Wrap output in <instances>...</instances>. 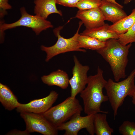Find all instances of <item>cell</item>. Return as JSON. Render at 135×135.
<instances>
[{
    "instance_id": "1",
    "label": "cell",
    "mask_w": 135,
    "mask_h": 135,
    "mask_svg": "<svg viewBox=\"0 0 135 135\" xmlns=\"http://www.w3.org/2000/svg\"><path fill=\"white\" fill-rule=\"evenodd\" d=\"M107 82L104 78L103 70L99 66L96 74L88 76L87 86L80 93L83 101L84 112L87 115L108 113L100 109L102 103L109 100L107 96L104 95L103 92Z\"/></svg>"
},
{
    "instance_id": "2",
    "label": "cell",
    "mask_w": 135,
    "mask_h": 135,
    "mask_svg": "<svg viewBox=\"0 0 135 135\" xmlns=\"http://www.w3.org/2000/svg\"><path fill=\"white\" fill-rule=\"evenodd\" d=\"M132 46L131 43L124 46L118 39H111L106 42L104 48L96 51L109 64L116 82L126 77L128 56Z\"/></svg>"
},
{
    "instance_id": "3",
    "label": "cell",
    "mask_w": 135,
    "mask_h": 135,
    "mask_svg": "<svg viewBox=\"0 0 135 135\" xmlns=\"http://www.w3.org/2000/svg\"><path fill=\"white\" fill-rule=\"evenodd\" d=\"M135 68L124 80L114 82L110 78L105 87L109 100L114 112V118L118 114L119 108L123 104L125 98L132 97L135 91Z\"/></svg>"
},
{
    "instance_id": "4",
    "label": "cell",
    "mask_w": 135,
    "mask_h": 135,
    "mask_svg": "<svg viewBox=\"0 0 135 135\" xmlns=\"http://www.w3.org/2000/svg\"><path fill=\"white\" fill-rule=\"evenodd\" d=\"M83 110L78 100L70 96L42 114L57 128L75 116L80 114Z\"/></svg>"
},
{
    "instance_id": "5",
    "label": "cell",
    "mask_w": 135,
    "mask_h": 135,
    "mask_svg": "<svg viewBox=\"0 0 135 135\" xmlns=\"http://www.w3.org/2000/svg\"><path fill=\"white\" fill-rule=\"evenodd\" d=\"M83 24L81 21L80 22L78 28L76 33L73 36L69 38H65L60 36V31L62 29L63 27L60 26L54 29V34L58 38L56 43L50 47H47L42 46L41 47V50L46 54V62H48L54 56L60 54L73 51L84 52H86V50L80 48L78 40L79 34V32Z\"/></svg>"
},
{
    "instance_id": "6",
    "label": "cell",
    "mask_w": 135,
    "mask_h": 135,
    "mask_svg": "<svg viewBox=\"0 0 135 135\" xmlns=\"http://www.w3.org/2000/svg\"><path fill=\"white\" fill-rule=\"evenodd\" d=\"M20 11L21 16L18 20L11 24L0 23V36L2 42L4 40V32L8 29L20 26H24L32 28L38 35L43 30L53 27L50 22L36 15L28 14L24 7L20 9Z\"/></svg>"
},
{
    "instance_id": "7",
    "label": "cell",
    "mask_w": 135,
    "mask_h": 135,
    "mask_svg": "<svg viewBox=\"0 0 135 135\" xmlns=\"http://www.w3.org/2000/svg\"><path fill=\"white\" fill-rule=\"evenodd\" d=\"M24 120L26 129L30 133L37 132L44 135H57L58 130L42 114L23 112L20 113Z\"/></svg>"
},
{
    "instance_id": "8",
    "label": "cell",
    "mask_w": 135,
    "mask_h": 135,
    "mask_svg": "<svg viewBox=\"0 0 135 135\" xmlns=\"http://www.w3.org/2000/svg\"><path fill=\"white\" fill-rule=\"evenodd\" d=\"M94 114L84 116L78 114L57 128L58 130H64V135H77L82 129H86L91 135L95 134L94 125Z\"/></svg>"
},
{
    "instance_id": "9",
    "label": "cell",
    "mask_w": 135,
    "mask_h": 135,
    "mask_svg": "<svg viewBox=\"0 0 135 135\" xmlns=\"http://www.w3.org/2000/svg\"><path fill=\"white\" fill-rule=\"evenodd\" d=\"M74 60L73 76L70 79L69 83L71 88L70 96L74 98L86 88L88 80L87 73L90 68L88 66L82 65L75 56H74Z\"/></svg>"
},
{
    "instance_id": "10",
    "label": "cell",
    "mask_w": 135,
    "mask_h": 135,
    "mask_svg": "<svg viewBox=\"0 0 135 135\" xmlns=\"http://www.w3.org/2000/svg\"><path fill=\"white\" fill-rule=\"evenodd\" d=\"M58 96L57 92L52 91L48 96L44 98L32 100L27 104L19 103L16 110L20 113L28 112L43 114L52 107Z\"/></svg>"
},
{
    "instance_id": "11",
    "label": "cell",
    "mask_w": 135,
    "mask_h": 135,
    "mask_svg": "<svg viewBox=\"0 0 135 135\" xmlns=\"http://www.w3.org/2000/svg\"><path fill=\"white\" fill-rule=\"evenodd\" d=\"M74 18L81 20L87 29L96 28L105 24L104 17L99 8L86 10H79Z\"/></svg>"
},
{
    "instance_id": "12",
    "label": "cell",
    "mask_w": 135,
    "mask_h": 135,
    "mask_svg": "<svg viewBox=\"0 0 135 135\" xmlns=\"http://www.w3.org/2000/svg\"><path fill=\"white\" fill-rule=\"evenodd\" d=\"M105 20L111 22L113 24L118 22L128 15L119 6L106 1L102 0L99 7Z\"/></svg>"
},
{
    "instance_id": "13",
    "label": "cell",
    "mask_w": 135,
    "mask_h": 135,
    "mask_svg": "<svg viewBox=\"0 0 135 135\" xmlns=\"http://www.w3.org/2000/svg\"><path fill=\"white\" fill-rule=\"evenodd\" d=\"M34 3V14L45 20L52 14H57L61 16L62 15L61 11L57 8L56 0H35Z\"/></svg>"
},
{
    "instance_id": "14",
    "label": "cell",
    "mask_w": 135,
    "mask_h": 135,
    "mask_svg": "<svg viewBox=\"0 0 135 135\" xmlns=\"http://www.w3.org/2000/svg\"><path fill=\"white\" fill-rule=\"evenodd\" d=\"M109 26L108 24H105L103 26L96 28H86L80 34L89 36L104 42L111 39H118L120 35L110 30Z\"/></svg>"
},
{
    "instance_id": "15",
    "label": "cell",
    "mask_w": 135,
    "mask_h": 135,
    "mask_svg": "<svg viewBox=\"0 0 135 135\" xmlns=\"http://www.w3.org/2000/svg\"><path fill=\"white\" fill-rule=\"evenodd\" d=\"M43 82L49 86H56L62 89H66L69 84L68 74L65 71L58 70L41 78Z\"/></svg>"
},
{
    "instance_id": "16",
    "label": "cell",
    "mask_w": 135,
    "mask_h": 135,
    "mask_svg": "<svg viewBox=\"0 0 135 135\" xmlns=\"http://www.w3.org/2000/svg\"><path fill=\"white\" fill-rule=\"evenodd\" d=\"M0 102L5 109L9 111L18 106L19 102L16 97L7 86L0 84Z\"/></svg>"
},
{
    "instance_id": "17",
    "label": "cell",
    "mask_w": 135,
    "mask_h": 135,
    "mask_svg": "<svg viewBox=\"0 0 135 135\" xmlns=\"http://www.w3.org/2000/svg\"><path fill=\"white\" fill-rule=\"evenodd\" d=\"M106 114L100 113L94 114V125L95 133L97 135H111L114 132V129L107 121Z\"/></svg>"
},
{
    "instance_id": "18",
    "label": "cell",
    "mask_w": 135,
    "mask_h": 135,
    "mask_svg": "<svg viewBox=\"0 0 135 135\" xmlns=\"http://www.w3.org/2000/svg\"><path fill=\"white\" fill-rule=\"evenodd\" d=\"M135 23V8L129 16L109 26V29L119 35L126 33Z\"/></svg>"
},
{
    "instance_id": "19",
    "label": "cell",
    "mask_w": 135,
    "mask_h": 135,
    "mask_svg": "<svg viewBox=\"0 0 135 135\" xmlns=\"http://www.w3.org/2000/svg\"><path fill=\"white\" fill-rule=\"evenodd\" d=\"M78 42L80 48H84L96 51L104 48L106 42L100 41L90 36L79 34Z\"/></svg>"
},
{
    "instance_id": "20",
    "label": "cell",
    "mask_w": 135,
    "mask_h": 135,
    "mask_svg": "<svg viewBox=\"0 0 135 135\" xmlns=\"http://www.w3.org/2000/svg\"><path fill=\"white\" fill-rule=\"evenodd\" d=\"M118 41L122 45L126 46L135 42V23L126 33L120 35Z\"/></svg>"
},
{
    "instance_id": "21",
    "label": "cell",
    "mask_w": 135,
    "mask_h": 135,
    "mask_svg": "<svg viewBox=\"0 0 135 135\" xmlns=\"http://www.w3.org/2000/svg\"><path fill=\"white\" fill-rule=\"evenodd\" d=\"M101 0H80L76 7L79 10H86L99 8Z\"/></svg>"
},
{
    "instance_id": "22",
    "label": "cell",
    "mask_w": 135,
    "mask_h": 135,
    "mask_svg": "<svg viewBox=\"0 0 135 135\" xmlns=\"http://www.w3.org/2000/svg\"><path fill=\"white\" fill-rule=\"evenodd\" d=\"M118 130L123 135H135V122L125 121L119 127Z\"/></svg>"
},
{
    "instance_id": "23",
    "label": "cell",
    "mask_w": 135,
    "mask_h": 135,
    "mask_svg": "<svg viewBox=\"0 0 135 135\" xmlns=\"http://www.w3.org/2000/svg\"><path fill=\"white\" fill-rule=\"evenodd\" d=\"M80 0H56V4L63 6L70 7H76Z\"/></svg>"
},
{
    "instance_id": "24",
    "label": "cell",
    "mask_w": 135,
    "mask_h": 135,
    "mask_svg": "<svg viewBox=\"0 0 135 135\" xmlns=\"http://www.w3.org/2000/svg\"><path fill=\"white\" fill-rule=\"evenodd\" d=\"M12 8V6L8 3V0H0V17H3L6 14V10Z\"/></svg>"
},
{
    "instance_id": "25",
    "label": "cell",
    "mask_w": 135,
    "mask_h": 135,
    "mask_svg": "<svg viewBox=\"0 0 135 135\" xmlns=\"http://www.w3.org/2000/svg\"><path fill=\"white\" fill-rule=\"evenodd\" d=\"M30 133L26 130L23 131L14 130L10 131L6 135H28Z\"/></svg>"
},
{
    "instance_id": "26",
    "label": "cell",
    "mask_w": 135,
    "mask_h": 135,
    "mask_svg": "<svg viewBox=\"0 0 135 135\" xmlns=\"http://www.w3.org/2000/svg\"><path fill=\"white\" fill-rule=\"evenodd\" d=\"M104 0L106 1L110 2L115 4H116L118 6H119L122 8H124V7L121 5L119 4L118 2H117L116 0Z\"/></svg>"
},
{
    "instance_id": "27",
    "label": "cell",
    "mask_w": 135,
    "mask_h": 135,
    "mask_svg": "<svg viewBox=\"0 0 135 135\" xmlns=\"http://www.w3.org/2000/svg\"><path fill=\"white\" fill-rule=\"evenodd\" d=\"M132 97V102L135 105V91L133 93Z\"/></svg>"
},
{
    "instance_id": "28",
    "label": "cell",
    "mask_w": 135,
    "mask_h": 135,
    "mask_svg": "<svg viewBox=\"0 0 135 135\" xmlns=\"http://www.w3.org/2000/svg\"><path fill=\"white\" fill-rule=\"evenodd\" d=\"M134 0H124V4H127Z\"/></svg>"
},
{
    "instance_id": "29",
    "label": "cell",
    "mask_w": 135,
    "mask_h": 135,
    "mask_svg": "<svg viewBox=\"0 0 135 135\" xmlns=\"http://www.w3.org/2000/svg\"><path fill=\"white\" fill-rule=\"evenodd\" d=\"M134 2H135V0H134Z\"/></svg>"
},
{
    "instance_id": "30",
    "label": "cell",
    "mask_w": 135,
    "mask_h": 135,
    "mask_svg": "<svg viewBox=\"0 0 135 135\" xmlns=\"http://www.w3.org/2000/svg\"><path fill=\"white\" fill-rule=\"evenodd\" d=\"M134 43H135V42H134Z\"/></svg>"
}]
</instances>
